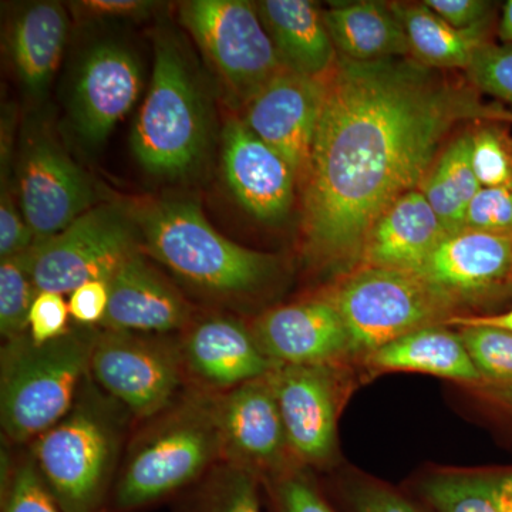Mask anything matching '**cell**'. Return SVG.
I'll return each instance as SVG.
<instances>
[{
    "instance_id": "obj_1",
    "label": "cell",
    "mask_w": 512,
    "mask_h": 512,
    "mask_svg": "<svg viewBox=\"0 0 512 512\" xmlns=\"http://www.w3.org/2000/svg\"><path fill=\"white\" fill-rule=\"evenodd\" d=\"M508 111L412 57L339 56L325 76L301 185L308 258L326 268L359 264L372 225L402 195L419 190L450 131L464 121H507Z\"/></svg>"
},
{
    "instance_id": "obj_2",
    "label": "cell",
    "mask_w": 512,
    "mask_h": 512,
    "mask_svg": "<svg viewBox=\"0 0 512 512\" xmlns=\"http://www.w3.org/2000/svg\"><path fill=\"white\" fill-rule=\"evenodd\" d=\"M138 424L111 491L113 512L141 511L183 495L222 461L214 394L188 387L163 413Z\"/></svg>"
},
{
    "instance_id": "obj_3",
    "label": "cell",
    "mask_w": 512,
    "mask_h": 512,
    "mask_svg": "<svg viewBox=\"0 0 512 512\" xmlns=\"http://www.w3.org/2000/svg\"><path fill=\"white\" fill-rule=\"evenodd\" d=\"M133 421L89 375L72 410L30 444L40 474L64 511L109 507Z\"/></svg>"
},
{
    "instance_id": "obj_4",
    "label": "cell",
    "mask_w": 512,
    "mask_h": 512,
    "mask_svg": "<svg viewBox=\"0 0 512 512\" xmlns=\"http://www.w3.org/2000/svg\"><path fill=\"white\" fill-rule=\"evenodd\" d=\"M137 222L148 254L212 298L254 295L278 272L274 255L222 237L190 201L151 202L137 211Z\"/></svg>"
},
{
    "instance_id": "obj_5",
    "label": "cell",
    "mask_w": 512,
    "mask_h": 512,
    "mask_svg": "<svg viewBox=\"0 0 512 512\" xmlns=\"http://www.w3.org/2000/svg\"><path fill=\"white\" fill-rule=\"evenodd\" d=\"M100 328L77 325L36 345L28 333L6 340L0 362L2 429L10 443L32 444L72 410Z\"/></svg>"
},
{
    "instance_id": "obj_6",
    "label": "cell",
    "mask_w": 512,
    "mask_h": 512,
    "mask_svg": "<svg viewBox=\"0 0 512 512\" xmlns=\"http://www.w3.org/2000/svg\"><path fill=\"white\" fill-rule=\"evenodd\" d=\"M153 77L131 134V148L148 173L180 177L197 167L208 143V110L183 50L157 36Z\"/></svg>"
},
{
    "instance_id": "obj_7",
    "label": "cell",
    "mask_w": 512,
    "mask_h": 512,
    "mask_svg": "<svg viewBox=\"0 0 512 512\" xmlns=\"http://www.w3.org/2000/svg\"><path fill=\"white\" fill-rule=\"evenodd\" d=\"M345 322L350 355L375 352L414 330L444 325L458 303L414 272L360 266L329 296Z\"/></svg>"
},
{
    "instance_id": "obj_8",
    "label": "cell",
    "mask_w": 512,
    "mask_h": 512,
    "mask_svg": "<svg viewBox=\"0 0 512 512\" xmlns=\"http://www.w3.org/2000/svg\"><path fill=\"white\" fill-rule=\"evenodd\" d=\"M137 211L123 204L96 205L55 237L35 242L26 261L37 292L72 293L111 276L138 254Z\"/></svg>"
},
{
    "instance_id": "obj_9",
    "label": "cell",
    "mask_w": 512,
    "mask_h": 512,
    "mask_svg": "<svg viewBox=\"0 0 512 512\" xmlns=\"http://www.w3.org/2000/svg\"><path fill=\"white\" fill-rule=\"evenodd\" d=\"M89 375L136 423L163 413L190 387L178 335L100 328Z\"/></svg>"
},
{
    "instance_id": "obj_10",
    "label": "cell",
    "mask_w": 512,
    "mask_h": 512,
    "mask_svg": "<svg viewBox=\"0 0 512 512\" xmlns=\"http://www.w3.org/2000/svg\"><path fill=\"white\" fill-rule=\"evenodd\" d=\"M180 18L229 92L245 104L285 69L252 3L191 0Z\"/></svg>"
},
{
    "instance_id": "obj_11",
    "label": "cell",
    "mask_w": 512,
    "mask_h": 512,
    "mask_svg": "<svg viewBox=\"0 0 512 512\" xmlns=\"http://www.w3.org/2000/svg\"><path fill=\"white\" fill-rule=\"evenodd\" d=\"M20 211L36 242L60 234L96 207L92 180L47 134L26 138L18 174Z\"/></svg>"
},
{
    "instance_id": "obj_12",
    "label": "cell",
    "mask_w": 512,
    "mask_h": 512,
    "mask_svg": "<svg viewBox=\"0 0 512 512\" xmlns=\"http://www.w3.org/2000/svg\"><path fill=\"white\" fill-rule=\"evenodd\" d=\"M222 461L262 476L288 468L292 456L269 375L214 394Z\"/></svg>"
},
{
    "instance_id": "obj_13",
    "label": "cell",
    "mask_w": 512,
    "mask_h": 512,
    "mask_svg": "<svg viewBox=\"0 0 512 512\" xmlns=\"http://www.w3.org/2000/svg\"><path fill=\"white\" fill-rule=\"evenodd\" d=\"M325 100V77L284 69L247 101L244 123L292 165L299 188L311 163Z\"/></svg>"
},
{
    "instance_id": "obj_14",
    "label": "cell",
    "mask_w": 512,
    "mask_h": 512,
    "mask_svg": "<svg viewBox=\"0 0 512 512\" xmlns=\"http://www.w3.org/2000/svg\"><path fill=\"white\" fill-rule=\"evenodd\" d=\"M188 386L221 394L274 372L252 329L227 315L192 319L180 335Z\"/></svg>"
},
{
    "instance_id": "obj_15",
    "label": "cell",
    "mask_w": 512,
    "mask_h": 512,
    "mask_svg": "<svg viewBox=\"0 0 512 512\" xmlns=\"http://www.w3.org/2000/svg\"><path fill=\"white\" fill-rule=\"evenodd\" d=\"M140 89V63L130 49L116 42L94 45L80 63L70 97L77 136L99 146L134 106Z\"/></svg>"
},
{
    "instance_id": "obj_16",
    "label": "cell",
    "mask_w": 512,
    "mask_h": 512,
    "mask_svg": "<svg viewBox=\"0 0 512 512\" xmlns=\"http://www.w3.org/2000/svg\"><path fill=\"white\" fill-rule=\"evenodd\" d=\"M222 173L239 204L256 220L288 217L299 188L292 165L256 136L244 120H231L222 134Z\"/></svg>"
},
{
    "instance_id": "obj_17",
    "label": "cell",
    "mask_w": 512,
    "mask_h": 512,
    "mask_svg": "<svg viewBox=\"0 0 512 512\" xmlns=\"http://www.w3.org/2000/svg\"><path fill=\"white\" fill-rule=\"evenodd\" d=\"M414 274L458 305L512 289V235L461 231L448 235Z\"/></svg>"
},
{
    "instance_id": "obj_18",
    "label": "cell",
    "mask_w": 512,
    "mask_h": 512,
    "mask_svg": "<svg viewBox=\"0 0 512 512\" xmlns=\"http://www.w3.org/2000/svg\"><path fill=\"white\" fill-rule=\"evenodd\" d=\"M293 457L320 464L335 450L338 394L329 366L279 365L269 373Z\"/></svg>"
},
{
    "instance_id": "obj_19",
    "label": "cell",
    "mask_w": 512,
    "mask_h": 512,
    "mask_svg": "<svg viewBox=\"0 0 512 512\" xmlns=\"http://www.w3.org/2000/svg\"><path fill=\"white\" fill-rule=\"evenodd\" d=\"M251 329L276 365L329 366L350 355L348 330L329 296L269 309Z\"/></svg>"
},
{
    "instance_id": "obj_20",
    "label": "cell",
    "mask_w": 512,
    "mask_h": 512,
    "mask_svg": "<svg viewBox=\"0 0 512 512\" xmlns=\"http://www.w3.org/2000/svg\"><path fill=\"white\" fill-rule=\"evenodd\" d=\"M109 308L100 328L146 335H180L192 322V306L171 282L148 264L131 256L111 276Z\"/></svg>"
},
{
    "instance_id": "obj_21",
    "label": "cell",
    "mask_w": 512,
    "mask_h": 512,
    "mask_svg": "<svg viewBox=\"0 0 512 512\" xmlns=\"http://www.w3.org/2000/svg\"><path fill=\"white\" fill-rule=\"evenodd\" d=\"M448 235L423 192L413 190L377 218L367 234L359 264L416 272Z\"/></svg>"
},
{
    "instance_id": "obj_22",
    "label": "cell",
    "mask_w": 512,
    "mask_h": 512,
    "mask_svg": "<svg viewBox=\"0 0 512 512\" xmlns=\"http://www.w3.org/2000/svg\"><path fill=\"white\" fill-rule=\"evenodd\" d=\"M256 9L285 69L322 79L338 62L325 16L315 3L264 0Z\"/></svg>"
},
{
    "instance_id": "obj_23",
    "label": "cell",
    "mask_w": 512,
    "mask_h": 512,
    "mask_svg": "<svg viewBox=\"0 0 512 512\" xmlns=\"http://www.w3.org/2000/svg\"><path fill=\"white\" fill-rule=\"evenodd\" d=\"M69 32V18L56 2H37L22 10L9 32V52L20 82L32 96H42L59 69Z\"/></svg>"
},
{
    "instance_id": "obj_24",
    "label": "cell",
    "mask_w": 512,
    "mask_h": 512,
    "mask_svg": "<svg viewBox=\"0 0 512 512\" xmlns=\"http://www.w3.org/2000/svg\"><path fill=\"white\" fill-rule=\"evenodd\" d=\"M323 16L339 56L356 62L410 57L406 32L386 3H338Z\"/></svg>"
},
{
    "instance_id": "obj_25",
    "label": "cell",
    "mask_w": 512,
    "mask_h": 512,
    "mask_svg": "<svg viewBox=\"0 0 512 512\" xmlns=\"http://www.w3.org/2000/svg\"><path fill=\"white\" fill-rule=\"evenodd\" d=\"M370 365L387 370L427 373L461 382H483L463 339L444 325L414 330L366 356Z\"/></svg>"
},
{
    "instance_id": "obj_26",
    "label": "cell",
    "mask_w": 512,
    "mask_h": 512,
    "mask_svg": "<svg viewBox=\"0 0 512 512\" xmlns=\"http://www.w3.org/2000/svg\"><path fill=\"white\" fill-rule=\"evenodd\" d=\"M409 40L410 57L436 70H467L481 47L490 43V23L456 29L424 3H390Z\"/></svg>"
},
{
    "instance_id": "obj_27",
    "label": "cell",
    "mask_w": 512,
    "mask_h": 512,
    "mask_svg": "<svg viewBox=\"0 0 512 512\" xmlns=\"http://www.w3.org/2000/svg\"><path fill=\"white\" fill-rule=\"evenodd\" d=\"M471 143V133L451 141L419 188L450 235L464 231L468 205L481 190L471 163Z\"/></svg>"
},
{
    "instance_id": "obj_28",
    "label": "cell",
    "mask_w": 512,
    "mask_h": 512,
    "mask_svg": "<svg viewBox=\"0 0 512 512\" xmlns=\"http://www.w3.org/2000/svg\"><path fill=\"white\" fill-rule=\"evenodd\" d=\"M421 494L434 512H512V471L437 474Z\"/></svg>"
},
{
    "instance_id": "obj_29",
    "label": "cell",
    "mask_w": 512,
    "mask_h": 512,
    "mask_svg": "<svg viewBox=\"0 0 512 512\" xmlns=\"http://www.w3.org/2000/svg\"><path fill=\"white\" fill-rule=\"evenodd\" d=\"M258 474L221 461L183 494L178 512H264Z\"/></svg>"
},
{
    "instance_id": "obj_30",
    "label": "cell",
    "mask_w": 512,
    "mask_h": 512,
    "mask_svg": "<svg viewBox=\"0 0 512 512\" xmlns=\"http://www.w3.org/2000/svg\"><path fill=\"white\" fill-rule=\"evenodd\" d=\"M37 289L25 254L0 262V333L10 340L26 335Z\"/></svg>"
},
{
    "instance_id": "obj_31",
    "label": "cell",
    "mask_w": 512,
    "mask_h": 512,
    "mask_svg": "<svg viewBox=\"0 0 512 512\" xmlns=\"http://www.w3.org/2000/svg\"><path fill=\"white\" fill-rule=\"evenodd\" d=\"M2 487V512H66L40 474L32 454L6 458Z\"/></svg>"
},
{
    "instance_id": "obj_32",
    "label": "cell",
    "mask_w": 512,
    "mask_h": 512,
    "mask_svg": "<svg viewBox=\"0 0 512 512\" xmlns=\"http://www.w3.org/2000/svg\"><path fill=\"white\" fill-rule=\"evenodd\" d=\"M460 336L483 382H512V333L470 326Z\"/></svg>"
},
{
    "instance_id": "obj_33",
    "label": "cell",
    "mask_w": 512,
    "mask_h": 512,
    "mask_svg": "<svg viewBox=\"0 0 512 512\" xmlns=\"http://www.w3.org/2000/svg\"><path fill=\"white\" fill-rule=\"evenodd\" d=\"M471 163L481 187L512 183V138L498 126H484L471 133Z\"/></svg>"
},
{
    "instance_id": "obj_34",
    "label": "cell",
    "mask_w": 512,
    "mask_h": 512,
    "mask_svg": "<svg viewBox=\"0 0 512 512\" xmlns=\"http://www.w3.org/2000/svg\"><path fill=\"white\" fill-rule=\"evenodd\" d=\"M466 73L468 82L478 92L512 104V45L487 43L478 50Z\"/></svg>"
},
{
    "instance_id": "obj_35",
    "label": "cell",
    "mask_w": 512,
    "mask_h": 512,
    "mask_svg": "<svg viewBox=\"0 0 512 512\" xmlns=\"http://www.w3.org/2000/svg\"><path fill=\"white\" fill-rule=\"evenodd\" d=\"M464 231L512 235V183L481 187L468 205Z\"/></svg>"
},
{
    "instance_id": "obj_36",
    "label": "cell",
    "mask_w": 512,
    "mask_h": 512,
    "mask_svg": "<svg viewBox=\"0 0 512 512\" xmlns=\"http://www.w3.org/2000/svg\"><path fill=\"white\" fill-rule=\"evenodd\" d=\"M269 477L272 497L279 512H336L298 468L289 466Z\"/></svg>"
},
{
    "instance_id": "obj_37",
    "label": "cell",
    "mask_w": 512,
    "mask_h": 512,
    "mask_svg": "<svg viewBox=\"0 0 512 512\" xmlns=\"http://www.w3.org/2000/svg\"><path fill=\"white\" fill-rule=\"evenodd\" d=\"M69 303L56 292H37L29 313L28 335L36 345L52 342L69 332Z\"/></svg>"
},
{
    "instance_id": "obj_38",
    "label": "cell",
    "mask_w": 512,
    "mask_h": 512,
    "mask_svg": "<svg viewBox=\"0 0 512 512\" xmlns=\"http://www.w3.org/2000/svg\"><path fill=\"white\" fill-rule=\"evenodd\" d=\"M36 238L13 200L9 185H3L0 201V258L8 259L28 252Z\"/></svg>"
},
{
    "instance_id": "obj_39",
    "label": "cell",
    "mask_w": 512,
    "mask_h": 512,
    "mask_svg": "<svg viewBox=\"0 0 512 512\" xmlns=\"http://www.w3.org/2000/svg\"><path fill=\"white\" fill-rule=\"evenodd\" d=\"M346 498L353 512H426L403 495L382 485H355L350 488Z\"/></svg>"
},
{
    "instance_id": "obj_40",
    "label": "cell",
    "mask_w": 512,
    "mask_h": 512,
    "mask_svg": "<svg viewBox=\"0 0 512 512\" xmlns=\"http://www.w3.org/2000/svg\"><path fill=\"white\" fill-rule=\"evenodd\" d=\"M109 308V284L106 281H90L70 293V316L77 325H101Z\"/></svg>"
},
{
    "instance_id": "obj_41",
    "label": "cell",
    "mask_w": 512,
    "mask_h": 512,
    "mask_svg": "<svg viewBox=\"0 0 512 512\" xmlns=\"http://www.w3.org/2000/svg\"><path fill=\"white\" fill-rule=\"evenodd\" d=\"M429 6L444 22L456 29H473L490 23L491 3L484 0H426Z\"/></svg>"
},
{
    "instance_id": "obj_42",
    "label": "cell",
    "mask_w": 512,
    "mask_h": 512,
    "mask_svg": "<svg viewBox=\"0 0 512 512\" xmlns=\"http://www.w3.org/2000/svg\"><path fill=\"white\" fill-rule=\"evenodd\" d=\"M84 16L94 19L141 18L153 9V3L140 0H86L79 3Z\"/></svg>"
},
{
    "instance_id": "obj_43",
    "label": "cell",
    "mask_w": 512,
    "mask_h": 512,
    "mask_svg": "<svg viewBox=\"0 0 512 512\" xmlns=\"http://www.w3.org/2000/svg\"><path fill=\"white\" fill-rule=\"evenodd\" d=\"M456 325L461 328H470V326H481V328H494L512 333V309L511 311L501 313V315L488 316H461L456 315L447 320L444 326Z\"/></svg>"
},
{
    "instance_id": "obj_44",
    "label": "cell",
    "mask_w": 512,
    "mask_h": 512,
    "mask_svg": "<svg viewBox=\"0 0 512 512\" xmlns=\"http://www.w3.org/2000/svg\"><path fill=\"white\" fill-rule=\"evenodd\" d=\"M485 393L494 399L495 402L503 404L512 410V382L507 383H488L485 387Z\"/></svg>"
},
{
    "instance_id": "obj_45",
    "label": "cell",
    "mask_w": 512,
    "mask_h": 512,
    "mask_svg": "<svg viewBox=\"0 0 512 512\" xmlns=\"http://www.w3.org/2000/svg\"><path fill=\"white\" fill-rule=\"evenodd\" d=\"M498 32H500V37L504 42H512V0H508L504 5Z\"/></svg>"
},
{
    "instance_id": "obj_46",
    "label": "cell",
    "mask_w": 512,
    "mask_h": 512,
    "mask_svg": "<svg viewBox=\"0 0 512 512\" xmlns=\"http://www.w3.org/2000/svg\"><path fill=\"white\" fill-rule=\"evenodd\" d=\"M508 121H511V123H512V111L510 113V119H508Z\"/></svg>"
}]
</instances>
